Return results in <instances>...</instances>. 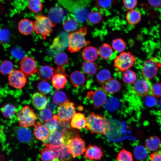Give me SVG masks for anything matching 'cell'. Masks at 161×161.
Segmentation results:
<instances>
[{
  "label": "cell",
  "instance_id": "1",
  "mask_svg": "<svg viewBox=\"0 0 161 161\" xmlns=\"http://www.w3.org/2000/svg\"><path fill=\"white\" fill-rule=\"evenodd\" d=\"M91 0H58V2L70 12L77 21L84 22L89 13L88 7Z\"/></svg>",
  "mask_w": 161,
  "mask_h": 161
},
{
  "label": "cell",
  "instance_id": "2",
  "mask_svg": "<svg viewBox=\"0 0 161 161\" xmlns=\"http://www.w3.org/2000/svg\"><path fill=\"white\" fill-rule=\"evenodd\" d=\"M86 128L92 133L106 135L110 131L109 121L101 115L92 113L86 118Z\"/></svg>",
  "mask_w": 161,
  "mask_h": 161
},
{
  "label": "cell",
  "instance_id": "3",
  "mask_svg": "<svg viewBox=\"0 0 161 161\" xmlns=\"http://www.w3.org/2000/svg\"><path fill=\"white\" fill-rule=\"evenodd\" d=\"M87 32L86 27H83L68 35V50L69 52L71 53L79 52L90 44V42L86 40L85 38Z\"/></svg>",
  "mask_w": 161,
  "mask_h": 161
},
{
  "label": "cell",
  "instance_id": "4",
  "mask_svg": "<svg viewBox=\"0 0 161 161\" xmlns=\"http://www.w3.org/2000/svg\"><path fill=\"white\" fill-rule=\"evenodd\" d=\"M35 18L33 23L35 33L44 38L49 36L53 31L55 24L49 17L42 14L36 15Z\"/></svg>",
  "mask_w": 161,
  "mask_h": 161
},
{
  "label": "cell",
  "instance_id": "5",
  "mask_svg": "<svg viewBox=\"0 0 161 161\" xmlns=\"http://www.w3.org/2000/svg\"><path fill=\"white\" fill-rule=\"evenodd\" d=\"M20 127H27L34 126L38 117L34 110L28 106L23 107L17 113Z\"/></svg>",
  "mask_w": 161,
  "mask_h": 161
},
{
  "label": "cell",
  "instance_id": "6",
  "mask_svg": "<svg viewBox=\"0 0 161 161\" xmlns=\"http://www.w3.org/2000/svg\"><path fill=\"white\" fill-rule=\"evenodd\" d=\"M136 62L135 57L131 53L123 52L114 59V66L118 70L124 72L129 69Z\"/></svg>",
  "mask_w": 161,
  "mask_h": 161
},
{
  "label": "cell",
  "instance_id": "7",
  "mask_svg": "<svg viewBox=\"0 0 161 161\" xmlns=\"http://www.w3.org/2000/svg\"><path fill=\"white\" fill-rule=\"evenodd\" d=\"M44 144L53 151L56 158L59 161H73V157L67 144L63 143L57 145L44 143Z\"/></svg>",
  "mask_w": 161,
  "mask_h": 161
},
{
  "label": "cell",
  "instance_id": "8",
  "mask_svg": "<svg viewBox=\"0 0 161 161\" xmlns=\"http://www.w3.org/2000/svg\"><path fill=\"white\" fill-rule=\"evenodd\" d=\"M74 104L68 100L59 105L57 109V115L60 121H69L75 113Z\"/></svg>",
  "mask_w": 161,
  "mask_h": 161
},
{
  "label": "cell",
  "instance_id": "9",
  "mask_svg": "<svg viewBox=\"0 0 161 161\" xmlns=\"http://www.w3.org/2000/svg\"><path fill=\"white\" fill-rule=\"evenodd\" d=\"M65 144L68 146L73 158L81 155L86 149L85 141L78 136L69 139Z\"/></svg>",
  "mask_w": 161,
  "mask_h": 161
},
{
  "label": "cell",
  "instance_id": "10",
  "mask_svg": "<svg viewBox=\"0 0 161 161\" xmlns=\"http://www.w3.org/2000/svg\"><path fill=\"white\" fill-rule=\"evenodd\" d=\"M160 64L156 58H151L144 64L142 68V74L144 78L149 80L157 75Z\"/></svg>",
  "mask_w": 161,
  "mask_h": 161
},
{
  "label": "cell",
  "instance_id": "11",
  "mask_svg": "<svg viewBox=\"0 0 161 161\" xmlns=\"http://www.w3.org/2000/svg\"><path fill=\"white\" fill-rule=\"evenodd\" d=\"M107 92L103 86L95 91H91L87 94L88 99L91 100L95 108H100L105 103L107 100Z\"/></svg>",
  "mask_w": 161,
  "mask_h": 161
},
{
  "label": "cell",
  "instance_id": "12",
  "mask_svg": "<svg viewBox=\"0 0 161 161\" xmlns=\"http://www.w3.org/2000/svg\"><path fill=\"white\" fill-rule=\"evenodd\" d=\"M9 84L14 88L21 89L26 85L27 77L20 70H13L9 74L8 77Z\"/></svg>",
  "mask_w": 161,
  "mask_h": 161
},
{
  "label": "cell",
  "instance_id": "13",
  "mask_svg": "<svg viewBox=\"0 0 161 161\" xmlns=\"http://www.w3.org/2000/svg\"><path fill=\"white\" fill-rule=\"evenodd\" d=\"M19 64L20 70L26 75H32L38 71L35 61L30 57H24L21 60Z\"/></svg>",
  "mask_w": 161,
  "mask_h": 161
},
{
  "label": "cell",
  "instance_id": "14",
  "mask_svg": "<svg viewBox=\"0 0 161 161\" xmlns=\"http://www.w3.org/2000/svg\"><path fill=\"white\" fill-rule=\"evenodd\" d=\"M151 85L145 79H139L134 83V90L138 96L143 97L148 95L151 92Z\"/></svg>",
  "mask_w": 161,
  "mask_h": 161
},
{
  "label": "cell",
  "instance_id": "15",
  "mask_svg": "<svg viewBox=\"0 0 161 161\" xmlns=\"http://www.w3.org/2000/svg\"><path fill=\"white\" fill-rule=\"evenodd\" d=\"M103 152L101 148L95 145H90L85 152V157L92 160H100L103 156Z\"/></svg>",
  "mask_w": 161,
  "mask_h": 161
},
{
  "label": "cell",
  "instance_id": "16",
  "mask_svg": "<svg viewBox=\"0 0 161 161\" xmlns=\"http://www.w3.org/2000/svg\"><path fill=\"white\" fill-rule=\"evenodd\" d=\"M34 126L35 136L38 140L45 143L50 134L49 130L45 125L42 124L39 121H37Z\"/></svg>",
  "mask_w": 161,
  "mask_h": 161
},
{
  "label": "cell",
  "instance_id": "17",
  "mask_svg": "<svg viewBox=\"0 0 161 161\" xmlns=\"http://www.w3.org/2000/svg\"><path fill=\"white\" fill-rule=\"evenodd\" d=\"M68 46V35L62 33L53 40L51 47L52 49L58 51L63 50Z\"/></svg>",
  "mask_w": 161,
  "mask_h": 161
},
{
  "label": "cell",
  "instance_id": "18",
  "mask_svg": "<svg viewBox=\"0 0 161 161\" xmlns=\"http://www.w3.org/2000/svg\"><path fill=\"white\" fill-rule=\"evenodd\" d=\"M47 97L42 94L36 92L32 96V103L36 109L41 110L46 108L48 103Z\"/></svg>",
  "mask_w": 161,
  "mask_h": 161
},
{
  "label": "cell",
  "instance_id": "19",
  "mask_svg": "<svg viewBox=\"0 0 161 161\" xmlns=\"http://www.w3.org/2000/svg\"><path fill=\"white\" fill-rule=\"evenodd\" d=\"M16 134L18 139L22 143H29L32 140L33 135L32 132L27 127L20 126L18 128Z\"/></svg>",
  "mask_w": 161,
  "mask_h": 161
},
{
  "label": "cell",
  "instance_id": "20",
  "mask_svg": "<svg viewBox=\"0 0 161 161\" xmlns=\"http://www.w3.org/2000/svg\"><path fill=\"white\" fill-rule=\"evenodd\" d=\"M71 120L70 126L72 128L81 129L86 127V118L81 113H75Z\"/></svg>",
  "mask_w": 161,
  "mask_h": 161
},
{
  "label": "cell",
  "instance_id": "21",
  "mask_svg": "<svg viewBox=\"0 0 161 161\" xmlns=\"http://www.w3.org/2000/svg\"><path fill=\"white\" fill-rule=\"evenodd\" d=\"M65 137L63 133L56 131L50 133L47 142L44 144L57 145L65 143Z\"/></svg>",
  "mask_w": 161,
  "mask_h": 161
},
{
  "label": "cell",
  "instance_id": "22",
  "mask_svg": "<svg viewBox=\"0 0 161 161\" xmlns=\"http://www.w3.org/2000/svg\"><path fill=\"white\" fill-rule=\"evenodd\" d=\"M20 32L22 34L27 35L34 30L33 22L27 19H23L19 22L18 26Z\"/></svg>",
  "mask_w": 161,
  "mask_h": 161
},
{
  "label": "cell",
  "instance_id": "23",
  "mask_svg": "<svg viewBox=\"0 0 161 161\" xmlns=\"http://www.w3.org/2000/svg\"><path fill=\"white\" fill-rule=\"evenodd\" d=\"M66 74L61 73H55L52 78V82L53 86L59 89L64 88L66 83L67 80Z\"/></svg>",
  "mask_w": 161,
  "mask_h": 161
},
{
  "label": "cell",
  "instance_id": "24",
  "mask_svg": "<svg viewBox=\"0 0 161 161\" xmlns=\"http://www.w3.org/2000/svg\"><path fill=\"white\" fill-rule=\"evenodd\" d=\"M99 52L97 49L92 46H88L83 50L82 55L86 61L93 62L95 61L98 56Z\"/></svg>",
  "mask_w": 161,
  "mask_h": 161
},
{
  "label": "cell",
  "instance_id": "25",
  "mask_svg": "<svg viewBox=\"0 0 161 161\" xmlns=\"http://www.w3.org/2000/svg\"><path fill=\"white\" fill-rule=\"evenodd\" d=\"M54 69L51 66L44 65L40 69L38 75L42 81H47L52 78L54 74Z\"/></svg>",
  "mask_w": 161,
  "mask_h": 161
},
{
  "label": "cell",
  "instance_id": "26",
  "mask_svg": "<svg viewBox=\"0 0 161 161\" xmlns=\"http://www.w3.org/2000/svg\"><path fill=\"white\" fill-rule=\"evenodd\" d=\"M107 93H113L119 92L121 87V84L117 80L111 78L103 84Z\"/></svg>",
  "mask_w": 161,
  "mask_h": 161
},
{
  "label": "cell",
  "instance_id": "27",
  "mask_svg": "<svg viewBox=\"0 0 161 161\" xmlns=\"http://www.w3.org/2000/svg\"><path fill=\"white\" fill-rule=\"evenodd\" d=\"M161 143L160 139L157 137L153 136L148 137L145 140V146L150 151H154L160 148Z\"/></svg>",
  "mask_w": 161,
  "mask_h": 161
},
{
  "label": "cell",
  "instance_id": "28",
  "mask_svg": "<svg viewBox=\"0 0 161 161\" xmlns=\"http://www.w3.org/2000/svg\"><path fill=\"white\" fill-rule=\"evenodd\" d=\"M126 17L129 24L134 25L137 24L140 21L141 15L140 12L138 10L133 9L127 12Z\"/></svg>",
  "mask_w": 161,
  "mask_h": 161
},
{
  "label": "cell",
  "instance_id": "29",
  "mask_svg": "<svg viewBox=\"0 0 161 161\" xmlns=\"http://www.w3.org/2000/svg\"><path fill=\"white\" fill-rule=\"evenodd\" d=\"M70 79L71 83L75 87L83 84L86 80L84 75L78 71L73 72L70 75Z\"/></svg>",
  "mask_w": 161,
  "mask_h": 161
},
{
  "label": "cell",
  "instance_id": "30",
  "mask_svg": "<svg viewBox=\"0 0 161 161\" xmlns=\"http://www.w3.org/2000/svg\"><path fill=\"white\" fill-rule=\"evenodd\" d=\"M77 22L72 16L66 17L63 22L64 29L67 32L74 31L78 27Z\"/></svg>",
  "mask_w": 161,
  "mask_h": 161
},
{
  "label": "cell",
  "instance_id": "31",
  "mask_svg": "<svg viewBox=\"0 0 161 161\" xmlns=\"http://www.w3.org/2000/svg\"><path fill=\"white\" fill-rule=\"evenodd\" d=\"M97 64L92 62L86 61L82 64V70L85 73L91 75H95L98 69Z\"/></svg>",
  "mask_w": 161,
  "mask_h": 161
},
{
  "label": "cell",
  "instance_id": "32",
  "mask_svg": "<svg viewBox=\"0 0 161 161\" xmlns=\"http://www.w3.org/2000/svg\"><path fill=\"white\" fill-rule=\"evenodd\" d=\"M99 54L103 59L106 60L109 59L112 54L113 50L111 46L109 44L105 43L100 47Z\"/></svg>",
  "mask_w": 161,
  "mask_h": 161
},
{
  "label": "cell",
  "instance_id": "33",
  "mask_svg": "<svg viewBox=\"0 0 161 161\" xmlns=\"http://www.w3.org/2000/svg\"><path fill=\"white\" fill-rule=\"evenodd\" d=\"M59 120L57 115H54L53 118L45 122L44 125L49 130L50 133L56 131L59 128Z\"/></svg>",
  "mask_w": 161,
  "mask_h": 161
},
{
  "label": "cell",
  "instance_id": "34",
  "mask_svg": "<svg viewBox=\"0 0 161 161\" xmlns=\"http://www.w3.org/2000/svg\"><path fill=\"white\" fill-rule=\"evenodd\" d=\"M52 100L54 103L58 105L64 103L68 100L66 94L60 90H57L54 93Z\"/></svg>",
  "mask_w": 161,
  "mask_h": 161
},
{
  "label": "cell",
  "instance_id": "35",
  "mask_svg": "<svg viewBox=\"0 0 161 161\" xmlns=\"http://www.w3.org/2000/svg\"><path fill=\"white\" fill-rule=\"evenodd\" d=\"M41 158L42 161H55L57 159L53 151L47 147L42 150Z\"/></svg>",
  "mask_w": 161,
  "mask_h": 161
},
{
  "label": "cell",
  "instance_id": "36",
  "mask_svg": "<svg viewBox=\"0 0 161 161\" xmlns=\"http://www.w3.org/2000/svg\"><path fill=\"white\" fill-rule=\"evenodd\" d=\"M112 78L110 72L106 69H103L100 70L97 74L96 79L100 83L104 84Z\"/></svg>",
  "mask_w": 161,
  "mask_h": 161
},
{
  "label": "cell",
  "instance_id": "37",
  "mask_svg": "<svg viewBox=\"0 0 161 161\" xmlns=\"http://www.w3.org/2000/svg\"><path fill=\"white\" fill-rule=\"evenodd\" d=\"M116 4V0H96L95 2L96 7L100 10L109 8Z\"/></svg>",
  "mask_w": 161,
  "mask_h": 161
},
{
  "label": "cell",
  "instance_id": "38",
  "mask_svg": "<svg viewBox=\"0 0 161 161\" xmlns=\"http://www.w3.org/2000/svg\"><path fill=\"white\" fill-rule=\"evenodd\" d=\"M16 107L13 105L7 104L4 105L1 109V112L3 116L7 118L13 117L16 114Z\"/></svg>",
  "mask_w": 161,
  "mask_h": 161
},
{
  "label": "cell",
  "instance_id": "39",
  "mask_svg": "<svg viewBox=\"0 0 161 161\" xmlns=\"http://www.w3.org/2000/svg\"><path fill=\"white\" fill-rule=\"evenodd\" d=\"M122 75L123 81L127 83H134L136 80V75L134 71L128 69L124 72Z\"/></svg>",
  "mask_w": 161,
  "mask_h": 161
},
{
  "label": "cell",
  "instance_id": "40",
  "mask_svg": "<svg viewBox=\"0 0 161 161\" xmlns=\"http://www.w3.org/2000/svg\"><path fill=\"white\" fill-rule=\"evenodd\" d=\"M68 57L66 54L61 52L57 54L55 56L54 61L58 67H63L68 61Z\"/></svg>",
  "mask_w": 161,
  "mask_h": 161
},
{
  "label": "cell",
  "instance_id": "41",
  "mask_svg": "<svg viewBox=\"0 0 161 161\" xmlns=\"http://www.w3.org/2000/svg\"><path fill=\"white\" fill-rule=\"evenodd\" d=\"M37 89L41 94H48L52 92V86L46 81H41L38 84Z\"/></svg>",
  "mask_w": 161,
  "mask_h": 161
},
{
  "label": "cell",
  "instance_id": "42",
  "mask_svg": "<svg viewBox=\"0 0 161 161\" xmlns=\"http://www.w3.org/2000/svg\"><path fill=\"white\" fill-rule=\"evenodd\" d=\"M112 45L114 49L118 52L123 51L126 47L125 41L120 38L113 40L112 41Z\"/></svg>",
  "mask_w": 161,
  "mask_h": 161
},
{
  "label": "cell",
  "instance_id": "43",
  "mask_svg": "<svg viewBox=\"0 0 161 161\" xmlns=\"http://www.w3.org/2000/svg\"><path fill=\"white\" fill-rule=\"evenodd\" d=\"M29 9L35 13L41 12L43 5L41 0H29L28 4Z\"/></svg>",
  "mask_w": 161,
  "mask_h": 161
},
{
  "label": "cell",
  "instance_id": "44",
  "mask_svg": "<svg viewBox=\"0 0 161 161\" xmlns=\"http://www.w3.org/2000/svg\"><path fill=\"white\" fill-rule=\"evenodd\" d=\"M87 18L90 23L92 24H96L100 22L102 16L99 12L93 11L89 13Z\"/></svg>",
  "mask_w": 161,
  "mask_h": 161
},
{
  "label": "cell",
  "instance_id": "45",
  "mask_svg": "<svg viewBox=\"0 0 161 161\" xmlns=\"http://www.w3.org/2000/svg\"><path fill=\"white\" fill-rule=\"evenodd\" d=\"M117 158V161H133L132 154L124 149H122L120 151Z\"/></svg>",
  "mask_w": 161,
  "mask_h": 161
},
{
  "label": "cell",
  "instance_id": "46",
  "mask_svg": "<svg viewBox=\"0 0 161 161\" xmlns=\"http://www.w3.org/2000/svg\"><path fill=\"white\" fill-rule=\"evenodd\" d=\"M13 65L9 60L3 61L0 65V72L4 75L9 74L13 70Z\"/></svg>",
  "mask_w": 161,
  "mask_h": 161
},
{
  "label": "cell",
  "instance_id": "47",
  "mask_svg": "<svg viewBox=\"0 0 161 161\" xmlns=\"http://www.w3.org/2000/svg\"><path fill=\"white\" fill-rule=\"evenodd\" d=\"M53 112L49 108H45L41 110L39 113L41 120L44 122L50 120L53 118Z\"/></svg>",
  "mask_w": 161,
  "mask_h": 161
},
{
  "label": "cell",
  "instance_id": "48",
  "mask_svg": "<svg viewBox=\"0 0 161 161\" xmlns=\"http://www.w3.org/2000/svg\"><path fill=\"white\" fill-rule=\"evenodd\" d=\"M10 33L9 30L4 27H0V43L6 44L9 41Z\"/></svg>",
  "mask_w": 161,
  "mask_h": 161
},
{
  "label": "cell",
  "instance_id": "49",
  "mask_svg": "<svg viewBox=\"0 0 161 161\" xmlns=\"http://www.w3.org/2000/svg\"><path fill=\"white\" fill-rule=\"evenodd\" d=\"M105 103L106 108L110 111H113L116 109L119 105L117 99L115 98H110Z\"/></svg>",
  "mask_w": 161,
  "mask_h": 161
},
{
  "label": "cell",
  "instance_id": "50",
  "mask_svg": "<svg viewBox=\"0 0 161 161\" xmlns=\"http://www.w3.org/2000/svg\"><path fill=\"white\" fill-rule=\"evenodd\" d=\"M11 53L15 58L18 59H21L25 57L24 52L20 47H18L13 48L11 50Z\"/></svg>",
  "mask_w": 161,
  "mask_h": 161
},
{
  "label": "cell",
  "instance_id": "51",
  "mask_svg": "<svg viewBox=\"0 0 161 161\" xmlns=\"http://www.w3.org/2000/svg\"><path fill=\"white\" fill-rule=\"evenodd\" d=\"M151 92L156 97H161V84L156 83L151 86Z\"/></svg>",
  "mask_w": 161,
  "mask_h": 161
},
{
  "label": "cell",
  "instance_id": "52",
  "mask_svg": "<svg viewBox=\"0 0 161 161\" xmlns=\"http://www.w3.org/2000/svg\"><path fill=\"white\" fill-rule=\"evenodd\" d=\"M125 8L127 10H133L136 7L137 3V0H123Z\"/></svg>",
  "mask_w": 161,
  "mask_h": 161
},
{
  "label": "cell",
  "instance_id": "53",
  "mask_svg": "<svg viewBox=\"0 0 161 161\" xmlns=\"http://www.w3.org/2000/svg\"><path fill=\"white\" fill-rule=\"evenodd\" d=\"M157 100L155 96L148 95L145 98V103L147 106L151 107L154 106L157 103Z\"/></svg>",
  "mask_w": 161,
  "mask_h": 161
},
{
  "label": "cell",
  "instance_id": "54",
  "mask_svg": "<svg viewBox=\"0 0 161 161\" xmlns=\"http://www.w3.org/2000/svg\"><path fill=\"white\" fill-rule=\"evenodd\" d=\"M150 161H161V154L157 152L151 154L150 155Z\"/></svg>",
  "mask_w": 161,
  "mask_h": 161
},
{
  "label": "cell",
  "instance_id": "55",
  "mask_svg": "<svg viewBox=\"0 0 161 161\" xmlns=\"http://www.w3.org/2000/svg\"><path fill=\"white\" fill-rule=\"evenodd\" d=\"M149 4L154 7H161V0H148Z\"/></svg>",
  "mask_w": 161,
  "mask_h": 161
},
{
  "label": "cell",
  "instance_id": "56",
  "mask_svg": "<svg viewBox=\"0 0 161 161\" xmlns=\"http://www.w3.org/2000/svg\"><path fill=\"white\" fill-rule=\"evenodd\" d=\"M159 106L160 107V108L161 109V99H160V100L159 101Z\"/></svg>",
  "mask_w": 161,
  "mask_h": 161
}]
</instances>
